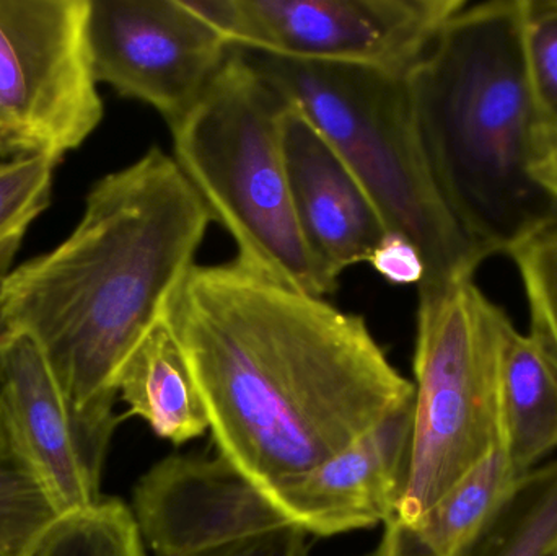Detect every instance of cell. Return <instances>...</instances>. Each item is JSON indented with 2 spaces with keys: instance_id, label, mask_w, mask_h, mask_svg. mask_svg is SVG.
<instances>
[{
  "instance_id": "ac0fdd59",
  "label": "cell",
  "mask_w": 557,
  "mask_h": 556,
  "mask_svg": "<svg viewBox=\"0 0 557 556\" xmlns=\"http://www.w3.org/2000/svg\"><path fill=\"white\" fill-rule=\"evenodd\" d=\"M59 518L0 420V556H25Z\"/></svg>"
},
{
  "instance_id": "7402d4cb",
  "label": "cell",
  "mask_w": 557,
  "mask_h": 556,
  "mask_svg": "<svg viewBox=\"0 0 557 556\" xmlns=\"http://www.w3.org/2000/svg\"><path fill=\"white\" fill-rule=\"evenodd\" d=\"M525 54L543 143L557 140V0H527Z\"/></svg>"
},
{
  "instance_id": "8fae6325",
  "label": "cell",
  "mask_w": 557,
  "mask_h": 556,
  "mask_svg": "<svg viewBox=\"0 0 557 556\" xmlns=\"http://www.w3.org/2000/svg\"><path fill=\"white\" fill-rule=\"evenodd\" d=\"M134 521L156 556H188L292 526L231 460L172 456L134 486Z\"/></svg>"
},
{
  "instance_id": "e0dca14e",
  "label": "cell",
  "mask_w": 557,
  "mask_h": 556,
  "mask_svg": "<svg viewBox=\"0 0 557 556\" xmlns=\"http://www.w3.org/2000/svg\"><path fill=\"white\" fill-rule=\"evenodd\" d=\"M465 556H557V459L517 480Z\"/></svg>"
},
{
  "instance_id": "5b68a950",
  "label": "cell",
  "mask_w": 557,
  "mask_h": 556,
  "mask_svg": "<svg viewBox=\"0 0 557 556\" xmlns=\"http://www.w3.org/2000/svg\"><path fill=\"white\" fill-rule=\"evenodd\" d=\"M288 103L234 49L198 103L170 126L173 159L237 245L235 260L301 293L337 289L311 254L288 185Z\"/></svg>"
},
{
  "instance_id": "44dd1931",
  "label": "cell",
  "mask_w": 557,
  "mask_h": 556,
  "mask_svg": "<svg viewBox=\"0 0 557 556\" xmlns=\"http://www.w3.org/2000/svg\"><path fill=\"white\" fill-rule=\"evenodd\" d=\"M529 300L533 336L557 361V219L510 254Z\"/></svg>"
},
{
  "instance_id": "484cf974",
  "label": "cell",
  "mask_w": 557,
  "mask_h": 556,
  "mask_svg": "<svg viewBox=\"0 0 557 556\" xmlns=\"http://www.w3.org/2000/svg\"><path fill=\"white\" fill-rule=\"evenodd\" d=\"M7 336H9V329H7L5 320H3L2 310H0V378H2V351L5 345Z\"/></svg>"
},
{
  "instance_id": "7c38bea8",
  "label": "cell",
  "mask_w": 557,
  "mask_h": 556,
  "mask_svg": "<svg viewBox=\"0 0 557 556\" xmlns=\"http://www.w3.org/2000/svg\"><path fill=\"white\" fill-rule=\"evenodd\" d=\"M414 400L304 475L264 489L292 526L318 538L388 524L406 492Z\"/></svg>"
},
{
  "instance_id": "9c48e42d",
  "label": "cell",
  "mask_w": 557,
  "mask_h": 556,
  "mask_svg": "<svg viewBox=\"0 0 557 556\" xmlns=\"http://www.w3.org/2000/svg\"><path fill=\"white\" fill-rule=\"evenodd\" d=\"M88 42L98 84L153 108L169 126L234 51L186 0H90Z\"/></svg>"
},
{
  "instance_id": "d6986e66",
  "label": "cell",
  "mask_w": 557,
  "mask_h": 556,
  "mask_svg": "<svg viewBox=\"0 0 557 556\" xmlns=\"http://www.w3.org/2000/svg\"><path fill=\"white\" fill-rule=\"evenodd\" d=\"M25 556H146V544L129 506L103 498L61 516Z\"/></svg>"
},
{
  "instance_id": "ffe728a7",
  "label": "cell",
  "mask_w": 557,
  "mask_h": 556,
  "mask_svg": "<svg viewBox=\"0 0 557 556\" xmlns=\"http://www.w3.org/2000/svg\"><path fill=\"white\" fill-rule=\"evenodd\" d=\"M58 165L48 157L0 160V284L12 273L29 225L51 205Z\"/></svg>"
},
{
  "instance_id": "30bf717a",
  "label": "cell",
  "mask_w": 557,
  "mask_h": 556,
  "mask_svg": "<svg viewBox=\"0 0 557 556\" xmlns=\"http://www.w3.org/2000/svg\"><path fill=\"white\" fill-rule=\"evenodd\" d=\"M0 420L59 515L94 508L121 417L71 400L38 346L10 333L2 351Z\"/></svg>"
},
{
  "instance_id": "6da1fadb",
  "label": "cell",
  "mask_w": 557,
  "mask_h": 556,
  "mask_svg": "<svg viewBox=\"0 0 557 556\" xmlns=\"http://www.w3.org/2000/svg\"><path fill=\"white\" fill-rule=\"evenodd\" d=\"M163 323L219 454L261 489L304 475L414 400L363 317L237 260L196 264Z\"/></svg>"
},
{
  "instance_id": "4fadbf2b",
  "label": "cell",
  "mask_w": 557,
  "mask_h": 556,
  "mask_svg": "<svg viewBox=\"0 0 557 556\" xmlns=\"http://www.w3.org/2000/svg\"><path fill=\"white\" fill-rule=\"evenodd\" d=\"M285 162L295 214L311 254L331 280L369 263L385 235L382 219L320 131L288 104Z\"/></svg>"
},
{
  "instance_id": "9a60e30c",
  "label": "cell",
  "mask_w": 557,
  "mask_h": 556,
  "mask_svg": "<svg viewBox=\"0 0 557 556\" xmlns=\"http://www.w3.org/2000/svg\"><path fill=\"white\" fill-rule=\"evenodd\" d=\"M519 479L499 447L418 521L392 519L385 524L370 556L467 555Z\"/></svg>"
},
{
  "instance_id": "ba28073f",
  "label": "cell",
  "mask_w": 557,
  "mask_h": 556,
  "mask_svg": "<svg viewBox=\"0 0 557 556\" xmlns=\"http://www.w3.org/2000/svg\"><path fill=\"white\" fill-rule=\"evenodd\" d=\"M234 49L408 75L465 0H186Z\"/></svg>"
},
{
  "instance_id": "cb8c5ba5",
  "label": "cell",
  "mask_w": 557,
  "mask_h": 556,
  "mask_svg": "<svg viewBox=\"0 0 557 556\" xmlns=\"http://www.w3.org/2000/svg\"><path fill=\"white\" fill-rule=\"evenodd\" d=\"M307 532L285 526L188 556H308Z\"/></svg>"
},
{
  "instance_id": "2e32d148",
  "label": "cell",
  "mask_w": 557,
  "mask_h": 556,
  "mask_svg": "<svg viewBox=\"0 0 557 556\" xmlns=\"http://www.w3.org/2000/svg\"><path fill=\"white\" fill-rule=\"evenodd\" d=\"M503 450L522 477L557 449V361L512 322L500 353Z\"/></svg>"
},
{
  "instance_id": "7a4b0ae2",
  "label": "cell",
  "mask_w": 557,
  "mask_h": 556,
  "mask_svg": "<svg viewBox=\"0 0 557 556\" xmlns=\"http://www.w3.org/2000/svg\"><path fill=\"white\" fill-rule=\"evenodd\" d=\"M212 218L159 147L98 180L77 227L0 284L10 333L38 346L84 411H114V381L196 267Z\"/></svg>"
},
{
  "instance_id": "52a82bcc",
  "label": "cell",
  "mask_w": 557,
  "mask_h": 556,
  "mask_svg": "<svg viewBox=\"0 0 557 556\" xmlns=\"http://www.w3.org/2000/svg\"><path fill=\"white\" fill-rule=\"evenodd\" d=\"M90 0H0V159L61 163L103 120Z\"/></svg>"
},
{
  "instance_id": "8992f818",
  "label": "cell",
  "mask_w": 557,
  "mask_h": 556,
  "mask_svg": "<svg viewBox=\"0 0 557 556\" xmlns=\"http://www.w3.org/2000/svg\"><path fill=\"white\" fill-rule=\"evenodd\" d=\"M509 323L473 280L419 291L411 464L393 519L418 521L503 447L500 353Z\"/></svg>"
},
{
  "instance_id": "277c9868",
  "label": "cell",
  "mask_w": 557,
  "mask_h": 556,
  "mask_svg": "<svg viewBox=\"0 0 557 556\" xmlns=\"http://www.w3.org/2000/svg\"><path fill=\"white\" fill-rule=\"evenodd\" d=\"M244 52L346 163L385 234L405 235L421 251L419 291L473 280L491 255L468 237L442 198L416 126L408 75Z\"/></svg>"
},
{
  "instance_id": "d4e9b609",
  "label": "cell",
  "mask_w": 557,
  "mask_h": 556,
  "mask_svg": "<svg viewBox=\"0 0 557 556\" xmlns=\"http://www.w3.org/2000/svg\"><path fill=\"white\" fill-rule=\"evenodd\" d=\"M533 176L557 202V140L543 143L539 159L533 165Z\"/></svg>"
},
{
  "instance_id": "5bb4252c",
  "label": "cell",
  "mask_w": 557,
  "mask_h": 556,
  "mask_svg": "<svg viewBox=\"0 0 557 556\" xmlns=\"http://www.w3.org/2000/svg\"><path fill=\"white\" fill-rule=\"evenodd\" d=\"M127 417H139L175 446L211 430L195 375L165 323H159L121 366L114 381Z\"/></svg>"
},
{
  "instance_id": "3957f363",
  "label": "cell",
  "mask_w": 557,
  "mask_h": 556,
  "mask_svg": "<svg viewBox=\"0 0 557 556\" xmlns=\"http://www.w3.org/2000/svg\"><path fill=\"white\" fill-rule=\"evenodd\" d=\"M525 3L467 2L406 77L442 198L491 257L512 254L557 219L556 199L533 176L543 131L527 65Z\"/></svg>"
},
{
  "instance_id": "603a6c76",
  "label": "cell",
  "mask_w": 557,
  "mask_h": 556,
  "mask_svg": "<svg viewBox=\"0 0 557 556\" xmlns=\"http://www.w3.org/2000/svg\"><path fill=\"white\" fill-rule=\"evenodd\" d=\"M373 270L392 284L409 286L421 284L425 276V264L421 251L405 235L385 234L370 255Z\"/></svg>"
}]
</instances>
